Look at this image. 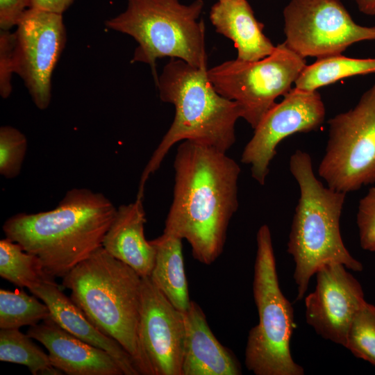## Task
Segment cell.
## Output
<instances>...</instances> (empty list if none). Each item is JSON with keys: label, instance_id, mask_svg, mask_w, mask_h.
<instances>
[{"label": "cell", "instance_id": "6da1fadb", "mask_svg": "<svg viewBox=\"0 0 375 375\" xmlns=\"http://www.w3.org/2000/svg\"><path fill=\"white\" fill-rule=\"evenodd\" d=\"M174 168L173 201L163 233L187 240L194 258L210 265L223 251L238 208L240 167L226 152L185 140Z\"/></svg>", "mask_w": 375, "mask_h": 375}, {"label": "cell", "instance_id": "7a4b0ae2", "mask_svg": "<svg viewBox=\"0 0 375 375\" xmlns=\"http://www.w3.org/2000/svg\"><path fill=\"white\" fill-rule=\"evenodd\" d=\"M116 211L103 194L72 188L54 209L16 214L2 228L6 238L39 259L47 274L63 278L102 247Z\"/></svg>", "mask_w": 375, "mask_h": 375}, {"label": "cell", "instance_id": "3957f363", "mask_svg": "<svg viewBox=\"0 0 375 375\" xmlns=\"http://www.w3.org/2000/svg\"><path fill=\"white\" fill-rule=\"evenodd\" d=\"M207 70L171 58L158 76L156 85L159 97L174 105L175 115L142 172L138 193L144 194L146 181L175 144L188 140L226 152L235 143L240 109L236 102L215 90Z\"/></svg>", "mask_w": 375, "mask_h": 375}, {"label": "cell", "instance_id": "277c9868", "mask_svg": "<svg viewBox=\"0 0 375 375\" xmlns=\"http://www.w3.org/2000/svg\"><path fill=\"white\" fill-rule=\"evenodd\" d=\"M142 279L101 247L62 278V286L87 318L131 356L140 374L153 375L139 339Z\"/></svg>", "mask_w": 375, "mask_h": 375}, {"label": "cell", "instance_id": "5b68a950", "mask_svg": "<svg viewBox=\"0 0 375 375\" xmlns=\"http://www.w3.org/2000/svg\"><path fill=\"white\" fill-rule=\"evenodd\" d=\"M289 165L300 196L287 251L295 263L296 299L300 301L310 279L322 266L338 262L354 272H361L363 266L350 254L340 234V219L346 193L325 187L314 174L310 156L302 150L292 153Z\"/></svg>", "mask_w": 375, "mask_h": 375}, {"label": "cell", "instance_id": "8992f818", "mask_svg": "<svg viewBox=\"0 0 375 375\" xmlns=\"http://www.w3.org/2000/svg\"><path fill=\"white\" fill-rule=\"evenodd\" d=\"M126 1V9L107 19L105 25L135 39L138 45L131 62L148 64L155 83L158 79L156 60L163 57L207 69L205 24L200 19L203 0L189 5L179 0Z\"/></svg>", "mask_w": 375, "mask_h": 375}, {"label": "cell", "instance_id": "52a82bcc", "mask_svg": "<svg viewBox=\"0 0 375 375\" xmlns=\"http://www.w3.org/2000/svg\"><path fill=\"white\" fill-rule=\"evenodd\" d=\"M253 294L259 322L249 332L245 365L256 375H303L290 348L294 310L279 286L272 235L264 224L256 235Z\"/></svg>", "mask_w": 375, "mask_h": 375}, {"label": "cell", "instance_id": "ba28073f", "mask_svg": "<svg viewBox=\"0 0 375 375\" xmlns=\"http://www.w3.org/2000/svg\"><path fill=\"white\" fill-rule=\"evenodd\" d=\"M306 65V59L285 42L267 57L256 61L228 60L207 70L215 90L238 105L241 118L253 129L284 96Z\"/></svg>", "mask_w": 375, "mask_h": 375}, {"label": "cell", "instance_id": "9c48e42d", "mask_svg": "<svg viewBox=\"0 0 375 375\" xmlns=\"http://www.w3.org/2000/svg\"><path fill=\"white\" fill-rule=\"evenodd\" d=\"M328 139L318 174L347 193L375 183V84L357 104L328 122Z\"/></svg>", "mask_w": 375, "mask_h": 375}, {"label": "cell", "instance_id": "30bf717a", "mask_svg": "<svg viewBox=\"0 0 375 375\" xmlns=\"http://www.w3.org/2000/svg\"><path fill=\"white\" fill-rule=\"evenodd\" d=\"M283 18L285 44L304 58L341 54L354 43L375 40V26L356 24L341 0H291Z\"/></svg>", "mask_w": 375, "mask_h": 375}, {"label": "cell", "instance_id": "8fae6325", "mask_svg": "<svg viewBox=\"0 0 375 375\" xmlns=\"http://www.w3.org/2000/svg\"><path fill=\"white\" fill-rule=\"evenodd\" d=\"M16 26L15 73L37 108L45 110L51 101L53 72L66 41L62 15L28 8Z\"/></svg>", "mask_w": 375, "mask_h": 375}, {"label": "cell", "instance_id": "7c38bea8", "mask_svg": "<svg viewBox=\"0 0 375 375\" xmlns=\"http://www.w3.org/2000/svg\"><path fill=\"white\" fill-rule=\"evenodd\" d=\"M320 94L292 88L265 115L242 153L241 162L251 166L252 177L264 185L276 147L285 138L318 128L325 119Z\"/></svg>", "mask_w": 375, "mask_h": 375}, {"label": "cell", "instance_id": "4fadbf2b", "mask_svg": "<svg viewBox=\"0 0 375 375\" xmlns=\"http://www.w3.org/2000/svg\"><path fill=\"white\" fill-rule=\"evenodd\" d=\"M338 262L322 266L315 273V290L305 299L308 324L323 338L346 347L352 320L366 301L360 283Z\"/></svg>", "mask_w": 375, "mask_h": 375}, {"label": "cell", "instance_id": "5bb4252c", "mask_svg": "<svg viewBox=\"0 0 375 375\" xmlns=\"http://www.w3.org/2000/svg\"><path fill=\"white\" fill-rule=\"evenodd\" d=\"M140 347L153 375H182L185 342L183 312L153 284L142 279Z\"/></svg>", "mask_w": 375, "mask_h": 375}, {"label": "cell", "instance_id": "9a60e30c", "mask_svg": "<svg viewBox=\"0 0 375 375\" xmlns=\"http://www.w3.org/2000/svg\"><path fill=\"white\" fill-rule=\"evenodd\" d=\"M26 334L45 347L51 365L68 375H124L115 359L61 328L51 317L30 326Z\"/></svg>", "mask_w": 375, "mask_h": 375}, {"label": "cell", "instance_id": "2e32d148", "mask_svg": "<svg viewBox=\"0 0 375 375\" xmlns=\"http://www.w3.org/2000/svg\"><path fill=\"white\" fill-rule=\"evenodd\" d=\"M183 313L185 342L182 375L241 374L239 361L216 338L200 306L192 301Z\"/></svg>", "mask_w": 375, "mask_h": 375}, {"label": "cell", "instance_id": "e0dca14e", "mask_svg": "<svg viewBox=\"0 0 375 375\" xmlns=\"http://www.w3.org/2000/svg\"><path fill=\"white\" fill-rule=\"evenodd\" d=\"M143 198L144 196L137 194L134 202L117 208L103 238L102 247L141 277H147L154 266L156 249L144 235L146 214Z\"/></svg>", "mask_w": 375, "mask_h": 375}, {"label": "cell", "instance_id": "ac0fdd59", "mask_svg": "<svg viewBox=\"0 0 375 375\" xmlns=\"http://www.w3.org/2000/svg\"><path fill=\"white\" fill-rule=\"evenodd\" d=\"M29 291L47 306L51 318L61 328L108 353L122 369L124 375L140 374L133 358L124 348L117 341L100 331L62 292L58 284L44 283Z\"/></svg>", "mask_w": 375, "mask_h": 375}, {"label": "cell", "instance_id": "d6986e66", "mask_svg": "<svg viewBox=\"0 0 375 375\" xmlns=\"http://www.w3.org/2000/svg\"><path fill=\"white\" fill-rule=\"evenodd\" d=\"M209 17L216 32L233 42L237 59L256 61L274 51L276 47L263 33L264 26L256 19L247 0H218Z\"/></svg>", "mask_w": 375, "mask_h": 375}, {"label": "cell", "instance_id": "ffe728a7", "mask_svg": "<svg viewBox=\"0 0 375 375\" xmlns=\"http://www.w3.org/2000/svg\"><path fill=\"white\" fill-rule=\"evenodd\" d=\"M150 242L156 249L151 280L176 309L185 312L192 300L184 267L182 240L162 233Z\"/></svg>", "mask_w": 375, "mask_h": 375}, {"label": "cell", "instance_id": "44dd1931", "mask_svg": "<svg viewBox=\"0 0 375 375\" xmlns=\"http://www.w3.org/2000/svg\"><path fill=\"white\" fill-rule=\"evenodd\" d=\"M375 72V58H353L341 54L317 59L306 65L294 82V88L316 91L342 78Z\"/></svg>", "mask_w": 375, "mask_h": 375}, {"label": "cell", "instance_id": "7402d4cb", "mask_svg": "<svg viewBox=\"0 0 375 375\" xmlns=\"http://www.w3.org/2000/svg\"><path fill=\"white\" fill-rule=\"evenodd\" d=\"M0 276L28 290L44 283L57 284L55 278L45 272L35 256L6 238L0 240Z\"/></svg>", "mask_w": 375, "mask_h": 375}, {"label": "cell", "instance_id": "603a6c76", "mask_svg": "<svg viewBox=\"0 0 375 375\" xmlns=\"http://www.w3.org/2000/svg\"><path fill=\"white\" fill-rule=\"evenodd\" d=\"M19 328L0 330V360L27 367L33 375H58L62 372L51 363L49 355Z\"/></svg>", "mask_w": 375, "mask_h": 375}, {"label": "cell", "instance_id": "cb8c5ba5", "mask_svg": "<svg viewBox=\"0 0 375 375\" xmlns=\"http://www.w3.org/2000/svg\"><path fill=\"white\" fill-rule=\"evenodd\" d=\"M23 290H0V328L34 326L51 317L47 306Z\"/></svg>", "mask_w": 375, "mask_h": 375}, {"label": "cell", "instance_id": "d4e9b609", "mask_svg": "<svg viewBox=\"0 0 375 375\" xmlns=\"http://www.w3.org/2000/svg\"><path fill=\"white\" fill-rule=\"evenodd\" d=\"M345 347L356 357L375 366V306L365 301L356 312Z\"/></svg>", "mask_w": 375, "mask_h": 375}, {"label": "cell", "instance_id": "484cf974", "mask_svg": "<svg viewBox=\"0 0 375 375\" xmlns=\"http://www.w3.org/2000/svg\"><path fill=\"white\" fill-rule=\"evenodd\" d=\"M27 150V139L11 126L0 128V174L6 178L17 177L22 169Z\"/></svg>", "mask_w": 375, "mask_h": 375}, {"label": "cell", "instance_id": "4316f807", "mask_svg": "<svg viewBox=\"0 0 375 375\" xmlns=\"http://www.w3.org/2000/svg\"><path fill=\"white\" fill-rule=\"evenodd\" d=\"M356 222L361 247L375 253V186L360 200Z\"/></svg>", "mask_w": 375, "mask_h": 375}, {"label": "cell", "instance_id": "83f0119b", "mask_svg": "<svg viewBox=\"0 0 375 375\" xmlns=\"http://www.w3.org/2000/svg\"><path fill=\"white\" fill-rule=\"evenodd\" d=\"M15 34L9 30L0 33V93L3 99L12 91L11 76L15 73Z\"/></svg>", "mask_w": 375, "mask_h": 375}, {"label": "cell", "instance_id": "f1b7e54d", "mask_svg": "<svg viewBox=\"0 0 375 375\" xmlns=\"http://www.w3.org/2000/svg\"><path fill=\"white\" fill-rule=\"evenodd\" d=\"M30 7V0H0L1 30H9L17 26Z\"/></svg>", "mask_w": 375, "mask_h": 375}, {"label": "cell", "instance_id": "f546056e", "mask_svg": "<svg viewBox=\"0 0 375 375\" xmlns=\"http://www.w3.org/2000/svg\"><path fill=\"white\" fill-rule=\"evenodd\" d=\"M75 0H30L29 8L62 15Z\"/></svg>", "mask_w": 375, "mask_h": 375}, {"label": "cell", "instance_id": "4dcf8cb0", "mask_svg": "<svg viewBox=\"0 0 375 375\" xmlns=\"http://www.w3.org/2000/svg\"><path fill=\"white\" fill-rule=\"evenodd\" d=\"M359 10L367 15H375V0H354Z\"/></svg>", "mask_w": 375, "mask_h": 375}]
</instances>
